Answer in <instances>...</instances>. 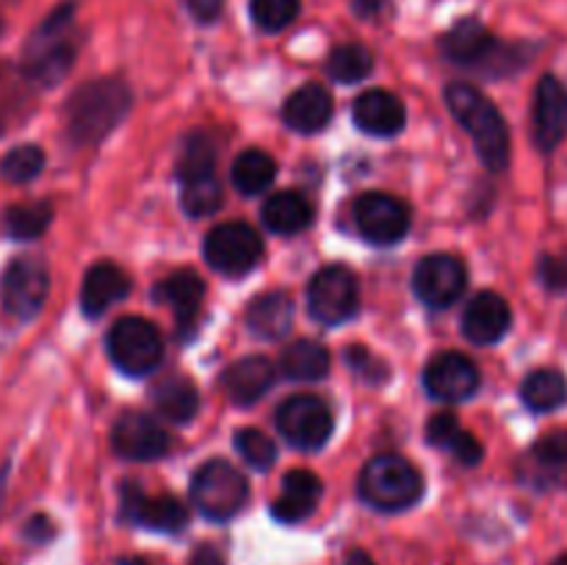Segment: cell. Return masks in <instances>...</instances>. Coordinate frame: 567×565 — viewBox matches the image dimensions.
<instances>
[{
  "mask_svg": "<svg viewBox=\"0 0 567 565\" xmlns=\"http://www.w3.org/2000/svg\"><path fill=\"white\" fill-rule=\"evenodd\" d=\"M131 109V92L116 78H100L75 89L64 109V131L66 138L78 147L83 144H97L109 136L122 116Z\"/></svg>",
  "mask_w": 567,
  "mask_h": 565,
  "instance_id": "6da1fadb",
  "label": "cell"
},
{
  "mask_svg": "<svg viewBox=\"0 0 567 565\" xmlns=\"http://www.w3.org/2000/svg\"><path fill=\"white\" fill-rule=\"evenodd\" d=\"M446 105L454 120L474 138L482 164L491 172H504L509 164V131L496 105L471 83H449Z\"/></svg>",
  "mask_w": 567,
  "mask_h": 565,
  "instance_id": "7a4b0ae2",
  "label": "cell"
},
{
  "mask_svg": "<svg viewBox=\"0 0 567 565\" xmlns=\"http://www.w3.org/2000/svg\"><path fill=\"white\" fill-rule=\"evenodd\" d=\"M360 499L382 513H402L424 496V480L410 460L399 454H377L358 482Z\"/></svg>",
  "mask_w": 567,
  "mask_h": 565,
  "instance_id": "3957f363",
  "label": "cell"
},
{
  "mask_svg": "<svg viewBox=\"0 0 567 565\" xmlns=\"http://www.w3.org/2000/svg\"><path fill=\"white\" fill-rule=\"evenodd\" d=\"M72 14H75V3H61L48 20L39 25L33 39L28 42L25 50V75L39 86H55L61 78L70 72L72 59H75V48L66 42V28H70Z\"/></svg>",
  "mask_w": 567,
  "mask_h": 565,
  "instance_id": "277c9868",
  "label": "cell"
},
{
  "mask_svg": "<svg viewBox=\"0 0 567 565\" xmlns=\"http://www.w3.org/2000/svg\"><path fill=\"white\" fill-rule=\"evenodd\" d=\"M249 499V482L227 460H208L192 476V502L208 521H230Z\"/></svg>",
  "mask_w": 567,
  "mask_h": 565,
  "instance_id": "5b68a950",
  "label": "cell"
},
{
  "mask_svg": "<svg viewBox=\"0 0 567 565\" xmlns=\"http://www.w3.org/2000/svg\"><path fill=\"white\" fill-rule=\"evenodd\" d=\"M111 363L131 377H144L158 369L164 358V338L153 321L142 316H122L105 338Z\"/></svg>",
  "mask_w": 567,
  "mask_h": 565,
  "instance_id": "8992f818",
  "label": "cell"
},
{
  "mask_svg": "<svg viewBox=\"0 0 567 565\" xmlns=\"http://www.w3.org/2000/svg\"><path fill=\"white\" fill-rule=\"evenodd\" d=\"M358 277L347 266H324L308 282V310L316 321L336 327L358 314Z\"/></svg>",
  "mask_w": 567,
  "mask_h": 565,
  "instance_id": "52a82bcc",
  "label": "cell"
},
{
  "mask_svg": "<svg viewBox=\"0 0 567 565\" xmlns=\"http://www.w3.org/2000/svg\"><path fill=\"white\" fill-rule=\"evenodd\" d=\"M260 255H264V242H260L258 230L244 222H225L205 236V260L219 275H247L258 266Z\"/></svg>",
  "mask_w": 567,
  "mask_h": 565,
  "instance_id": "ba28073f",
  "label": "cell"
},
{
  "mask_svg": "<svg viewBox=\"0 0 567 565\" xmlns=\"http://www.w3.org/2000/svg\"><path fill=\"white\" fill-rule=\"evenodd\" d=\"M50 294V271L44 260L33 255H20L11 260L0 277V299L3 308L17 319H33L48 302Z\"/></svg>",
  "mask_w": 567,
  "mask_h": 565,
  "instance_id": "9c48e42d",
  "label": "cell"
},
{
  "mask_svg": "<svg viewBox=\"0 0 567 565\" xmlns=\"http://www.w3.org/2000/svg\"><path fill=\"white\" fill-rule=\"evenodd\" d=\"M332 427L336 421H332L330 408L324 399L313 393H297L277 408V430L297 449L310 452V449L324 446L327 438L332 435Z\"/></svg>",
  "mask_w": 567,
  "mask_h": 565,
  "instance_id": "30bf717a",
  "label": "cell"
},
{
  "mask_svg": "<svg viewBox=\"0 0 567 565\" xmlns=\"http://www.w3.org/2000/svg\"><path fill=\"white\" fill-rule=\"evenodd\" d=\"M468 286V271L457 255L432 253L419 260L413 271V288L424 305L432 310H443L457 302Z\"/></svg>",
  "mask_w": 567,
  "mask_h": 565,
  "instance_id": "8fae6325",
  "label": "cell"
},
{
  "mask_svg": "<svg viewBox=\"0 0 567 565\" xmlns=\"http://www.w3.org/2000/svg\"><path fill=\"white\" fill-rule=\"evenodd\" d=\"M354 227L371 244H396L410 230V208L385 192H365L354 203Z\"/></svg>",
  "mask_w": 567,
  "mask_h": 565,
  "instance_id": "7c38bea8",
  "label": "cell"
},
{
  "mask_svg": "<svg viewBox=\"0 0 567 565\" xmlns=\"http://www.w3.org/2000/svg\"><path fill=\"white\" fill-rule=\"evenodd\" d=\"M111 446L120 458L150 463L169 454L172 438L164 427L144 413H122L111 430Z\"/></svg>",
  "mask_w": 567,
  "mask_h": 565,
  "instance_id": "4fadbf2b",
  "label": "cell"
},
{
  "mask_svg": "<svg viewBox=\"0 0 567 565\" xmlns=\"http://www.w3.org/2000/svg\"><path fill=\"white\" fill-rule=\"evenodd\" d=\"M122 518L144 530L175 535L188 526V507L175 496H147L138 485L122 487Z\"/></svg>",
  "mask_w": 567,
  "mask_h": 565,
  "instance_id": "5bb4252c",
  "label": "cell"
},
{
  "mask_svg": "<svg viewBox=\"0 0 567 565\" xmlns=\"http://www.w3.org/2000/svg\"><path fill=\"white\" fill-rule=\"evenodd\" d=\"M441 50L449 61L463 66L485 70L496 59H507L509 50L498 44V39L482 25L480 20H463L441 39ZM498 64V61H496Z\"/></svg>",
  "mask_w": 567,
  "mask_h": 565,
  "instance_id": "9a60e30c",
  "label": "cell"
},
{
  "mask_svg": "<svg viewBox=\"0 0 567 565\" xmlns=\"http://www.w3.org/2000/svg\"><path fill=\"white\" fill-rule=\"evenodd\" d=\"M424 388L430 397L441 402H463L471 399L480 388V369L471 358L460 352H443L426 366Z\"/></svg>",
  "mask_w": 567,
  "mask_h": 565,
  "instance_id": "2e32d148",
  "label": "cell"
},
{
  "mask_svg": "<svg viewBox=\"0 0 567 565\" xmlns=\"http://www.w3.org/2000/svg\"><path fill=\"white\" fill-rule=\"evenodd\" d=\"M567 136V86L559 78L546 75L535 94V142L543 153H551Z\"/></svg>",
  "mask_w": 567,
  "mask_h": 565,
  "instance_id": "e0dca14e",
  "label": "cell"
},
{
  "mask_svg": "<svg viewBox=\"0 0 567 565\" xmlns=\"http://www.w3.org/2000/svg\"><path fill=\"white\" fill-rule=\"evenodd\" d=\"M460 325L471 343L485 347V343H496L507 336L509 325H513V310H509L507 299L498 297L496 291H482L471 299Z\"/></svg>",
  "mask_w": 567,
  "mask_h": 565,
  "instance_id": "ac0fdd59",
  "label": "cell"
},
{
  "mask_svg": "<svg viewBox=\"0 0 567 565\" xmlns=\"http://www.w3.org/2000/svg\"><path fill=\"white\" fill-rule=\"evenodd\" d=\"M321 493H324V485H321V480L313 471H288L282 476L280 496L271 504V515L277 521H282V524H299V521L310 518L316 513V507L321 502Z\"/></svg>",
  "mask_w": 567,
  "mask_h": 565,
  "instance_id": "d6986e66",
  "label": "cell"
},
{
  "mask_svg": "<svg viewBox=\"0 0 567 565\" xmlns=\"http://www.w3.org/2000/svg\"><path fill=\"white\" fill-rule=\"evenodd\" d=\"M155 302L166 305L175 314L181 330H192L205 299V282L194 269H177L166 275L153 291Z\"/></svg>",
  "mask_w": 567,
  "mask_h": 565,
  "instance_id": "ffe728a7",
  "label": "cell"
},
{
  "mask_svg": "<svg viewBox=\"0 0 567 565\" xmlns=\"http://www.w3.org/2000/svg\"><path fill=\"white\" fill-rule=\"evenodd\" d=\"M352 120L369 136H396L404 127L408 111L396 94L385 92V89H371L354 100Z\"/></svg>",
  "mask_w": 567,
  "mask_h": 565,
  "instance_id": "44dd1931",
  "label": "cell"
},
{
  "mask_svg": "<svg viewBox=\"0 0 567 565\" xmlns=\"http://www.w3.org/2000/svg\"><path fill=\"white\" fill-rule=\"evenodd\" d=\"M131 294V277L120 269L116 264H94L92 269L86 271L81 286V310L89 316V319H97L114 302L125 299Z\"/></svg>",
  "mask_w": 567,
  "mask_h": 565,
  "instance_id": "7402d4cb",
  "label": "cell"
},
{
  "mask_svg": "<svg viewBox=\"0 0 567 565\" xmlns=\"http://www.w3.org/2000/svg\"><path fill=\"white\" fill-rule=\"evenodd\" d=\"M271 382H275V366H271L269 358H260V355L236 360L221 374V386H225L227 397L236 404H255L269 391Z\"/></svg>",
  "mask_w": 567,
  "mask_h": 565,
  "instance_id": "603a6c76",
  "label": "cell"
},
{
  "mask_svg": "<svg viewBox=\"0 0 567 565\" xmlns=\"http://www.w3.org/2000/svg\"><path fill=\"white\" fill-rule=\"evenodd\" d=\"M332 116V97L321 83H305L282 105V120L297 133H319Z\"/></svg>",
  "mask_w": 567,
  "mask_h": 565,
  "instance_id": "cb8c5ba5",
  "label": "cell"
},
{
  "mask_svg": "<svg viewBox=\"0 0 567 565\" xmlns=\"http://www.w3.org/2000/svg\"><path fill=\"white\" fill-rule=\"evenodd\" d=\"M293 325V302L288 294L271 291L264 297L252 299L247 308V327L252 336L266 338V341H280Z\"/></svg>",
  "mask_w": 567,
  "mask_h": 565,
  "instance_id": "d4e9b609",
  "label": "cell"
},
{
  "mask_svg": "<svg viewBox=\"0 0 567 565\" xmlns=\"http://www.w3.org/2000/svg\"><path fill=\"white\" fill-rule=\"evenodd\" d=\"M260 219L277 236H297L313 222V205L299 192H277L264 203Z\"/></svg>",
  "mask_w": 567,
  "mask_h": 565,
  "instance_id": "484cf974",
  "label": "cell"
},
{
  "mask_svg": "<svg viewBox=\"0 0 567 565\" xmlns=\"http://www.w3.org/2000/svg\"><path fill=\"white\" fill-rule=\"evenodd\" d=\"M153 404L164 419L186 424L199 410V391L188 377L169 374L153 386Z\"/></svg>",
  "mask_w": 567,
  "mask_h": 565,
  "instance_id": "4316f807",
  "label": "cell"
},
{
  "mask_svg": "<svg viewBox=\"0 0 567 565\" xmlns=\"http://www.w3.org/2000/svg\"><path fill=\"white\" fill-rule=\"evenodd\" d=\"M280 369L288 380H297V382L324 380L327 371H330V349L319 341H310V338L293 341L291 347L282 352Z\"/></svg>",
  "mask_w": 567,
  "mask_h": 565,
  "instance_id": "83f0119b",
  "label": "cell"
},
{
  "mask_svg": "<svg viewBox=\"0 0 567 565\" xmlns=\"http://www.w3.org/2000/svg\"><path fill=\"white\" fill-rule=\"evenodd\" d=\"M529 476L537 485H554L567 474V432L557 430L543 435L540 441L532 446L529 458Z\"/></svg>",
  "mask_w": 567,
  "mask_h": 565,
  "instance_id": "f1b7e54d",
  "label": "cell"
},
{
  "mask_svg": "<svg viewBox=\"0 0 567 565\" xmlns=\"http://www.w3.org/2000/svg\"><path fill=\"white\" fill-rule=\"evenodd\" d=\"M520 399L535 413H551L567 402V377L557 369H537L520 386Z\"/></svg>",
  "mask_w": 567,
  "mask_h": 565,
  "instance_id": "f546056e",
  "label": "cell"
},
{
  "mask_svg": "<svg viewBox=\"0 0 567 565\" xmlns=\"http://www.w3.org/2000/svg\"><path fill=\"white\" fill-rule=\"evenodd\" d=\"M277 164L269 153L264 150H244L233 164V186L244 194V197H255L264 194L266 188L275 183Z\"/></svg>",
  "mask_w": 567,
  "mask_h": 565,
  "instance_id": "4dcf8cb0",
  "label": "cell"
},
{
  "mask_svg": "<svg viewBox=\"0 0 567 565\" xmlns=\"http://www.w3.org/2000/svg\"><path fill=\"white\" fill-rule=\"evenodd\" d=\"M53 222V205L48 199H39V203H20L11 205L6 210V230L11 233L20 242H31L39 238Z\"/></svg>",
  "mask_w": 567,
  "mask_h": 565,
  "instance_id": "1f68e13d",
  "label": "cell"
},
{
  "mask_svg": "<svg viewBox=\"0 0 567 565\" xmlns=\"http://www.w3.org/2000/svg\"><path fill=\"white\" fill-rule=\"evenodd\" d=\"M374 70V55L363 44H341L327 59V72L338 83H358L371 75Z\"/></svg>",
  "mask_w": 567,
  "mask_h": 565,
  "instance_id": "d6a6232c",
  "label": "cell"
},
{
  "mask_svg": "<svg viewBox=\"0 0 567 565\" xmlns=\"http://www.w3.org/2000/svg\"><path fill=\"white\" fill-rule=\"evenodd\" d=\"M216 170V144L210 142V136L205 133H192L186 138L181 150V158H177V181L186 183L194 177L214 175Z\"/></svg>",
  "mask_w": 567,
  "mask_h": 565,
  "instance_id": "836d02e7",
  "label": "cell"
},
{
  "mask_svg": "<svg viewBox=\"0 0 567 565\" xmlns=\"http://www.w3.org/2000/svg\"><path fill=\"white\" fill-rule=\"evenodd\" d=\"M181 205L188 216L194 219H203V216H214L221 208L225 197H221V183L216 181V175L194 177V181L181 183Z\"/></svg>",
  "mask_w": 567,
  "mask_h": 565,
  "instance_id": "e575fe53",
  "label": "cell"
},
{
  "mask_svg": "<svg viewBox=\"0 0 567 565\" xmlns=\"http://www.w3.org/2000/svg\"><path fill=\"white\" fill-rule=\"evenodd\" d=\"M44 170V153L37 144H17L6 153L0 172L11 183H31Z\"/></svg>",
  "mask_w": 567,
  "mask_h": 565,
  "instance_id": "d590c367",
  "label": "cell"
},
{
  "mask_svg": "<svg viewBox=\"0 0 567 565\" xmlns=\"http://www.w3.org/2000/svg\"><path fill=\"white\" fill-rule=\"evenodd\" d=\"M236 449L238 454L258 471L271 469L277 460L275 441H271L266 432L255 430V427H244V430L236 432Z\"/></svg>",
  "mask_w": 567,
  "mask_h": 565,
  "instance_id": "8d00e7d4",
  "label": "cell"
},
{
  "mask_svg": "<svg viewBox=\"0 0 567 565\" xmlns=\"http://www.w3.org/2000/svg\"><path fill=\"white\" fill-rule=\"evenodd\" d=\"M299 3L302 0H252L249 14H252L255 25L269 33H277L286 25H291L293 17L299 14Z\"/></svg>",
  "mask_w": 567,
  "mask_h": 565,
  "instance_id": "74e56055",
  "label": "cell"
},
{
  "mask_svg": "<svg viewBox=\"0 0 567 565\" xmlns=\"http://www.w3.org/2000/svg\"><path fill=\"white\" fill-rule=\"evenodd\" d=\"M460 430L463 427L457 424L454 413H435L430 419V424H426V441L437 449H449L454 438L460 435Z\"/></svg>",
  "mask_w": 567,
  "mask_h": 565,
  "instance_id": "f35d334b",
  "label": "cell"
},
{
  "mask_svg": "<svg viewBox=\"0 0 567 565\" xmlns=\"http://www.w3.org/2000/svg\"><path fill=\"white\" fill-rule=\"evenodd\" d=\"M446 452H452V458L457 460V463L476 465L482 460V454H485V449H482V443L476 441L468 430H460V435L454 438L452 446H449Z\"/></svg>",
  "mask_w": 567,
  "mask_h": 565,
  "instance_id": "ab89813d",
  "label": "cell"
},
{
  "mask_svg": "<svg viewBox=\"0 0 567 565\" xmlns=\"http://www.w3.org/2000/svg\"><path fill=\"white\" fill-rule=\"evenodd\" d=\"M540 280L543 286L551 288V291H565L567 288V258H554V255H546L540 260Z\"/></svg>",
  "mask_w": 567,
  "mask_h": 565,
  "instance_id": "60d3db41",
  "label": "cell"
},
{
  "mask_svg": "<svg viewBox=\"0 0 567 565\" xmlns=\"http://www.w3.org/2000/svg\"><path fill=\"white\" fill-rule=\"evenodd\" d=\"M347 363L352 366L354 374L365 377V380H369V382H380L382 380V377L377 374V371H371V369H374V366H382V363L374 358V355L365 352L363 347H349L347 349Z\"/></svg>",
  "mask_w": 567,
  "mask_h": 565,
  "instance_id": "b9f144b4",
  "label": "cell"
},
{
  "mask_svg": "<svg viewBox=\"0 0 567 565\" xmlns=\"http://www.w3.org/2000/svg\"><path fill=\"white\" fill-rule=\"evenodd\" d=\"M186 3L194 20L199 22H214L225 9V0H186Z\"/></svg>",
  "mask_w": 567,
  "mask_h": 565,
  "instance_id": "7bdbcfd3",
  "label": "cell"
},
{
  "mask_svg": "<svg viewBox=\"0 0 567 565\" xmlns=\"http://www.w3.org/2000/svg\"><path fill=\"white\" fill-rule=\"evenodd\" d=\"M53 532H55L53 521H50L48 515H33V518L25 524V537L33 543L50 541V537H53Z\"/></svg>",
  "mask_w": 567,
  "mask_h": 565,
  "instance_id": "ee69618b",
  "label": "cell"
},
{
  "mask_svg": "<svg viewBox=\"0 0 567 565\" xmlns=\"http://www.w3.org/2000/svg\"><path fill=\"white\" fill-rule=\"evenodd\" d=\"M188 565H225V559H221V554L216 552L214 546H199L197 552L192 554V559H188Z\"/></svg>",
  "mask_w": 567,
  "mask_h": 565,
  "instance_id": "f6af8a7d",
  "label": "cell"
},
{
  "mask_svg": "<svg viewBox=\"0 0 567 565\" xmlns=\"http://www.w3.org/2000/svg\"><path fill=\"white\" fill-rule=\"evenodd\" d=\"M352 6L360 17H374L385 6V0H352Z\"/></svg>",
  "mask_w": 567,
  "mask_h": 565,
  "instance_id": "bcb514c9",
  "label": "cell"
},
{
  "mask_svg": "<svg viewBox=\"0 0 567 565\" xmlns=\"http://www.w3.org/2000/svg\"><path fill=\"white\" fill-rule=\"evenodd\" d=\"M343 565H377V563H374V559H371L365 552H360V548H354V552L349 554L347 563H343Z\"/></svg>",
  "mask_w": 567,
  "mask_h": 565,
  "instance_id": "7dc6e473",
  "label": "cell"
},
{
  "mask_svg": "<svg viewBox=\"0 0 567 565\" xmlns=\"http://www.w3.org/2000/svg\"><path fill=\"white\" fill-rule=\"evenodd\" d=\"M551 565H567V552L565 554H559V557L557 559H554V563Z\"/></svg>",
  "mask_w": 567,
  "mask_h": 565,
  "instance_id": "c3c4849f",
  "label": "cell"
},
{
  "mask_svg": "<svg viewBox=\"0 0 567 565\" xmlns=\"http://www.w3.org/2000/svg\"><path fill=\"white\" fill-rule=\"evenodd\" d=\"M122 565H147V563H142V559H131V563H122Z\"/></svg>",
  "mask_w": 567,
  "mask_h": 565,
  "instance_id": "681fc988",
  "label": "cell"
},
{
  "mask_svg": "<svg viewBox=\"0 0 567 565\" xmlns=\"http://www.w3.org/2000/svg\"><path fill=\"white\" fill-rule=\"evenodd\" d=\"M0 33H3V20H0Z\"/></svg>",
  "mask_w": 567,
  "mask_h": 565,
  "instance_id": "f907efd6",
  "label": "cell"
}]
</instances>
